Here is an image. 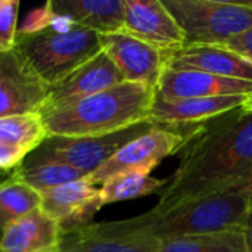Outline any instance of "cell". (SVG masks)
Instances as JSON below:
<instances>
[{"mask_svg":"<svg viewBox=\"0 0 252 252\" xmlns=\"http://www.w3.org/2000/svg\"><path fill=\"white\" fill-rule=\"evenodd\" d=\"M180 152L155 213L214 193L252 189V105L201 123Z\"/></svg>","mask_w":252,"mask_h":252,"instance_id":"1","label":"cell"},{"mask_svg":"<svg viewBox=\"0 0 252 252\" xmlns=\"http://www.w3.org/2000/svg\"><path fill=\"white\" fill-rule=\"evenodd\" d=\"M155 93L145 84L124 81L40 115L47 136H103L149 121Z\"/></svg>","mask_w":252,"mask_h":252,"instance_id":"2","label":"cell"},{"mask_svg":"<svg viewBox=\"0 0 252 252\" xmlns=\"http://www.w3.org/2000/svg\"><path fill=\"white\" fill-rule=\"evenodd\" d=\"M15 49L52 87L100 53L102 41L99 32L71 24L49 27L37 32H18Z\"/></svg>","mask_w":252,"mask_h":252,"instance_id":"3","label":"cell"},{"mask_svg":"<svg viewBox=\"0 0 252 252\" xmlns=\"http://www.w3.org/2000/svg\"><path fill=\"white\" fill-rule=\"evenodd\" d=\"M252 204V189L208 195L164 213H155L154 235L158 241L245 230Z\"/></svg>","mask_w":252,"mask_h":252,"instance_id":"4","label":"cell"},{"mask_svg":"<svg viewBox=\"0 0 252 252\" xmlns=\"http://www.w3.org/2000/svg\"><path fill=\"white\" fill-rule=\"evenodd\" d=\"M186 44L221 46L252 28V1L162 0Z\"/></svg>","mask_w":252,"mask_h":252,"instance_id":"5","label":"cell"},{"mask_svg":"<svg viewBox=\"0 0 252 252\" xmlns=\"http://www.w3.org/2000/svg\"><path fill=\"white\" fill-rule=\"evenodd\" d=\"M154 126L155 124L146 121L134 127L103 136H47L41 142V145L27 157L21 167L28 168L49 162H61L90 176L102 164H105L121 146L146 133Z\"/></svg>","mask_w":252,"mask_h":252,"instance_id":"6","label":"cell"},{"mask_svg":"<svg viewBox=\"0 0 252 252\" xmlns=\"http://www.w3.org/2000/svg\"><path fill=\"white\" fill-rule=\"evenodd\" d=\"M195 126H154L146 133L121 146L105 164L93 171L87 180L94 186L103 185L114 176L124 173L151 174L162 159L180 152L196 133Z\"/></svg>","mask_w":252,"mask_h":252,"instance_id":"7","label":"cell"},{"mask_svg":"<svg viewBox=\"0 0 252 252\" xmlns=\"http://www.w3.org/2000/svg\"><path fill=\"white\" fill-rule=\"evenodd\" d=\"M155 213L120 220L92 223L62 232L59 252H155L158 239L154 235Z\"/></svg>","mask_w":252,"mask_h":252,"instance_id":"8","label":"cell"},{"mask_svg":"<svg viewBox=\"0 0 252 252\" xmlns=\"http://www.w3.org/2000/svg\"><path fill=\"white\" fill-rule=\"evenodd\" d=\"M49 89L21 52H0V118L40 114Z\"/></svg>","mask_w":252,"mask_h":252,"instance_id":"9","label":"cell"},{"mask_svg":"<svg viewBox=\"0 0 252 252\" xmlns=\"http://www.w3.org/2000/svg\"><path fill=\"white\" fill-rule=\"evenodd\" d=\"M102 50L121 72L124 81L158 87L167 66V52H162L124 31L100 35Z\"/></svg>","mask_w":252,"mask_h":252,"instance_id":"10","label":"cell"},{"mask_svg":"<svg viewBox=\"0 0 252 252\" xmlns=\"http://www.w3.org/2000/svg\"><path fill=\"white\" fill-rule=\"evenodd\" d=\"M121 31L167 53L186 44L183 31L162 0H126Z\"/></svg>","mask_w":252,"mask_h":252,"instance_id":"11","label":"cell"},{"mask_svg":"<svg viewBox=\"0 0 252 252\" xmlns=\"http://www.w3.org/2000/svg\"><path fill=\"white\" fill-rule=\"evenodd\" d=\"M40 196V210L56 220L62 232L92 224L102 208L99 189L87 179L46 190Z\"/></svg>","mask_w":252,"mask_h":252,"instance_id":"12","label":"cell"},{"mask_svg":"<svg viewBox=\"0 0 252 252\" xmlns=\"http://www.w3.org/2000/svg\"><path fill=\"white\" fill-rule=\"evenodd\" d=\"M252 96V94H251ZM251 96H214L189 99H164L155 93L149 123L155 126H195L245 106Z\"/></svg>","mask_w":252,"mask_h":252,"instance_id":"13","label":"cell"},{"mask_svg":"<svg viewBox=\"0 0 252 252\" xmlns=\"http://www.w3.org/2000/svg\"><path fill=\"white\" fill-rule=\"evenodd\" d=\"M124 83L121 72L102 50L94 58L72 71L58 84L49 89L47 102L43 108H56Z\"/></svg>","mask_w":252,"mask_h":252,"instance_id":"14","label":"cell"},{"mask_svg":"<svg viewBox=\"0 0 252 252\" xmlns=\"http://www.w3.org/2000/svg\"><path fill=\"white\" fill-rule=\"evenodd\" d=\"M165 68L199 71L252 83V63L223 46L185 44L168 53Z\"/></svg>","mask_w":252,"mask_h":252,"instance_id":"15","label":"cell"},{"mask_svg":"<svg viewBox=\"0 0 252 252\" xmlns=\"http://www.w3.org/2000/svg\"><path fill=\"white\" fill-rule=\"evenodd\" d=\"M157 94L164 99H189V97H214L252 94V83L235 78H224L199 71H179L165 68Z\"/></svg>","mask_w":252,"mask_h":252,"instance_id":"16","label":"cell"},{"mask_svg":"<svg viewBox=\"0 0 252 252\" xmlns=\"http://www.w3.org/2000/svg\"><path fill=\"white\" fill-rule=\"evenodd\" d=\"M62 230L40 208L12 223L0 236V252H59Z\"/></svg>","mask_w":252,"mask_h":252,"instance_id":"17","label":"cell"},{"mask_svg":"<svg viewBox=\"0 0 252 252\" xmlns=\"http://www.w3.org/2000/svg\"><path fill=\"white\" fill-rule=\"evenodd\" d=\"M47 137L40 114L0 118V170L13 171Z\"/></svg>","mask_w":252,"mask_h":252,"instance_id":"18","label":"cell"},{"mask_svg":"<svg viewBox=\"0 0 252 252\" xmlns=\"http://www.w3.org/2000/svg\"><path fill=\"white\" fill-rule=\"evenodd\" d=\"M55 15L103 34L123 30L126 0H50Z\"/></svg>","mask_w":252,"mask_h":252,"instance_id":"19","label":"cell"},{"mask_svg":"<svg viewBox=\"0 0 252 252\" xmlns=\"http://www.w3.org/2000/svg\"><path fill=\"white\" fill-rule=\"evenodd\" d=\"M41 196L15 173L0 179V236L19 219L40 208Z\"/></svg>","mask_w":252,"mask_h":252,"instance_id":"20","label":"cell"},{"mask_svg":"<svg viewBox=\"0 0 252 252\" xmlns=\"http://www.w3.org/2000/svg\"><path fill=\"white\" fill-rule=\"evenodd\" d=\"M155 252H248L245 230L158 241Z\"/></svg>","mask_w":252,"mask_h":252,"instance_id":"21","label":"cell"},{"mask_svg":"<svg viewBox=\"0 0 252 252\" xmlns=\"http://www.w3.org/2000/svg\"><path fill=\"white\" fill-rule=\"evenodd\" d=\"M168 185V179H157L145 173H124L111 177L99 188L102 207L108 204L143 198L159 193Z\"/></svg>","mask_w":252,"mask_h":252,"instance_id":"22","label":"cell"},{"mask_svg":"<svg viewBox=\"0 0 252 252\" xmlns=\"http://www.w3.org/2000/svg\"><path fill=\"white\" fill-rule=\"evenodd\" d=\"M12 173H15L24 183H27L38 193L89 177L86 173L61 162H49L28 168L19 167Z\"/></svg>","mask_w":252,"mask_h":252,"instance_id":"23","label":"cell"},{"mask_svg":"<svg viewBox=\"0 0 252 252\" xmlns=\"http://www.w3.org/2000/svg\"><path fill=\"white\" fill-rule=\"evenodd\" d=\"M19 6L21 3L18 0H4L0 9V52L15 49Z\"/></svg>","mask_w":252,"mask_h":252,"instance_id":"24","label":"cell"},{"mask_svg":"<svg viewBox=\"0 0 252 252\" xmlns=\"http://www.w3.org/2000/svg\"><path fill=\"white\" fill-rule=\"evenodd\" d=\"M53 19H55V12L52 9L50 1H47L41 7L32 10L27 16L24 25L18 30V32L25 34V32H37V31L46 30V28H49L52 25Z\"/></svg>","mask_w":252,"mask_h":252,"instance_id":"25","label":"cell"},{"mask_svg":"<svg viewBox=\"0 0 252 252\" xmlns=\"http://www.w3.org/2000/svg\"><path fill=\"white\" fill-rule=\"evenodd\" d=\"M221 46L238 53L239 56H242L244 59H247L250 63H252V28L233 37L232 40L226 41Z\"/></svg>","mask_w":252,"mask_h":252,"instance_id":"26","label":"cell"},{"mask_svg":"<svg viewBox=\"0 0 252 252\" xmlns=\"http://www.w3.org/2000/svg\"><path fill=\"white\" fill-rule=\"evenodd\" d=\"M245 238H247L248 252H252V204L251 211H250V217H248V223L245 226Z\"/></svg>","mask_w":252,"mask_h":252,"instance_id":"27","label":"cell"},{"mask_svg":"<svg viewBox=\"0 0 252 252\" xmlns=\"http://www.w3.org/2000/svg\"><path fill=\"white\" fill-rule=\"evenodd\" d=\"M3 3H4V0H0V9H1V6H3Z\"/></svg>","mask_w":252,"mask_h":252,"instance_id":"28","label":"cell"},{"mask_svg":"<svg viewBox=\"0 0 252 252\" xmlns=\"http://www.w3.org/2000/svg\"><path fill=\"white\" fill-rule=\"evenodd\" d=\"M248 105H252V96H251V99H250V102H248Z\"/></svg>","mask_w":252,"mask_h":252,"instance_id":"29","label":"cell"}]
</instances>
